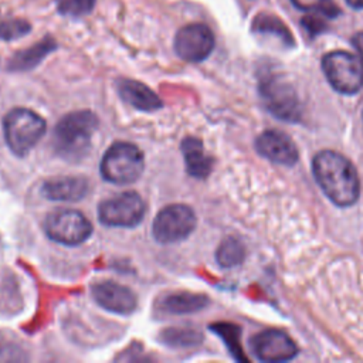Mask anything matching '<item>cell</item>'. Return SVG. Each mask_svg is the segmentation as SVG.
Here are the masks:
<instances>
[{
    "instance_id": "cell-28",
    "label": "cell",
    "mask_w": 363,
    "mask_h": 363,
    "mask_svg": "<svg viewBox=\"0 0 363 363\" xmlns=\"http://www.w3.org/2000/svg\"><path fill=\"white\" fill-rule=\"evenodd\" d=\"M346 3L353 9H363V0H346Z\"/></svg>"
},
{
    "instance_id": "cell-23",
    "label": "cell",
    "mask_w": 363,
    "mask_h": 363,
    "mask_svg": "<svg viewBox=\"0 0 363 363\" xmlns=\"http://www.w3.org/2000/svg\"><path fill=\"white\" fill-rule=\"evenodd\" d=\"M292 4L303 11H313L328 18H335L339 16L340 10L333 0H291Z\"/></svg>"
},
{
    "instance_id": "cell-18",
    "label": "cell",
    "mask_w": 363,
    "mask_h": 363,
    "mask_svg": "<svg viewBox=\"0 0 363 363\" xmlns=\"http://www.w3.org/2000/svg\"><path fill=\"white\" fill-rule=\"evenodd\" d=\"M208 303V298L201 294H190V292H177L169 295L163 301V309L169 313H191L197 312Z\"/></svg>"
},
{
    "instance_id": "cell-16",
    "label": "cell",
    "mask_w": 363,
    "mask_h": 363,
    "mask_svg": "<svg viewBox=\"0 0 363 363\" xmlns=\"http://www.w3.org/2000/svg\"><path fill=\"white\" fill-rule=\"evenodd\" d=\"M182 153L187 173L197 179H204L213 169V159L206 153L203 142L197 138L187 136L182 142Z\"/></svg>"
},
{
    "instance_id": "cell-24",
    "label": "cell",
    "mask_w": 363,
    "mask_h": 363,
    "mask_svg": "<svg viewBox=\"0 0 363 363\" xmlns=\"http://www.w3.org/2000/svg\"><path fill=\"white\" fill-rule=\"evenodd\" d=\"M55 4L61 14L79 17L88 14L94 9L95 0H55Z\"/></svg>"
},
{
    "instance_id": "cell-27",
    "label": "cell",
    "mask_w": 363,
    "mask_h": 363,
    "mask_svg": "<svg viewBox=\"0 0 363 363\" xmlns=\"http://www.w3.org/2000/svg\"><path fill=\"white\" fill-rule=\"evenodd\" d=\"M353 44H354V48L359 52V60H360L362 67H363V33H359L353 37Z\"/></svg>"
},
{
    "instance_id": "cell-22",
    "label": "cell",
    "mask_w": 363,
    "mask_h": 363,
    "mask_svg": "<svg viewBox=\"0 0 363 363\" xmlns=\"http://www.w3.org/2000/svg\"><path fill=\"white\" fill-rule=\"evenodd\" d=\"M211 330L216 332L225 342L228 350L231 352V354H234L237 360H247L240 346V328L230 323H217L211 326Z\"/></svg>"
},
{
    "instance_id": "cell-8",
    "label": "cell",
    "mask_w": 363,
    "mask_h": 363,
    "mask_svg": "<svg viewBox=\"0 0 363 363\" xmlns=\"http://www.w3.org/2000/svg\"><path fill=\"white\" fill-rule=\"evenodd\" d=\"M145 203L135 191H123L104 200L98 208L99 220L109 227H135L145 216Z\"/></svg>"
},
{
    "instance_id": "cell-20",
    "label": "cell",
    "mask_w": 363,
    "mask_h": 363,
    "mask_svg": "<svg viewBox=\"0 0 363 363\" xmlns=\"http://www.w3.org/2000/svg\"><path fill=\"white\" fill-rule=\"evenodd\" d=\"M162 343L172 347H189L199 345L203 335L193 328H167L159 335Z\"/></svg>"
},
{
    "instance_id": "cell-19",
    "label": "cell",
    "mask_w": 363,
    "mask_h": 363,
    "mask_svg": "<svg viewBox=\"0 0 363 363\" xmlns=\"http://www.w3.org/2000/svg\"><path fill=\"white\" fill-rule=\"evenodd\" d=\"M252 30L259 34H268L279 38L284 44L294 45V38L288 27L275 16L258 14L252 23Z\"/></svg>"
},
{
    "instance_id": "cell-21",
    "label": "cell",
    "mask_w": 363,
    "mask_h": 363,
    "mask_svg": "<svg viewBox=\"0 0 363 363\" xmlns=\"http://www.w3.org/2000/svg\"><path fill=\"white\" fill-rule=\"evenodd\" d=\"M245 257V248L242 242L237 238L228 237L225 238L217 248L216 258L217 262L224 268H231L242 262Z\"/></svg>"
},
{
    "instance_id": "cell-12",
    "label": "cell",
    "mask_w": 363,
    "mask_h": 363,
    "mask_svg": "<svg viewBox=\"0 0 363 363\" xmlns=\"http://www.w3.org/2000/svg\"><path fill=\"white\" fill-rule=\"evenodd\" d=\"M255 149L261 156L278 164L292 166L298 162V149L292 139L275 129L262 132L255 140Z\"/></svg>"
},
{
    "instance_id": "cell-10",
    "label": "cell",
    "mask_w": 363,
    "mask_h": 363,
    "mask_svg": "<svg viewBox=\"0 0 363 363\" xmlns=\"http://www.w3.org/2000/svg\"><path fill=\"white\" fill-rule=\"evenodd\" d=\"M214 48V35L211 30L201 23H193L182 27L174 37L176 54L189 62L206 60Z\"/></svg>"
},
{
    "instance_id": "cell-2",
    "label": "cell",
    "mask_w": 363,
    "mask_h": 363,
    "mask_svg": "<svg viewBox=\"0 0 363 363\" xmlns=\"http://www.w3.org/2000/svg\"><path fill=\"white\" fill-rule=\"evenodd\" d=\"M98 118L91 111H77L65 115L55 126L52 146L58 156L69 162L82 159L89 147Z\"/></svg>"
},
{
    "instance_id": "cell-13",
    "label": "cell",
    "mask_w": 363,
    "mask_h": 363,
    "mask_svg": "<svg viewBox=\"0 0 363 363\" xmlns=\"http://www.w3.org/2000/svg\"><path fill=\"white\" fill-rule=\"evenodd\" d=\"M92 296L95 302L102 306L104 309L119 313V315H129L136 309V296L135 294L116 282L112 281H102L91 288Z\"/></svg>"
},
{
    "instance_id": "cell-26",
    "label": "cell",
    "mask_w": 363,
    "mask_h": 363,
    "mask_svg": "<svg viewBox=\"0 0 363 363\" xmlns=\"http://www.w3.org/2000/svg\"><path fill=\"white\" fill-rule=\"evenodd\" d=\"M302 26L312 35L320 34L322 31L326 30L325 21L320 17H318V16H306V17H303L302 18Z\"/></svg>"
},
{
    "instance_id": "cell-6",
    "label": "cell",
    "mask_w": 363,
    "mask_h": 363,
    "mask_svg": "<svg viewBox=\"0 0 363 363\" xmlns=\"http://www.w3.org/2000/svg\"><path fill=\"white\" fill-rule=\"evenodd\" d=\"M322 69L329 84L340 94L352 95L363 85L360 60L347 51H332L322 58Z\"/></svg>"
},
{
    "instance_id": "cell-15",
    "label": "cell",
    "mask_w": 363,
    "mask_h": 363,
    "mask_svg": "<svg viewBox=\"0 0 363 363\" xmlns=\"http://www.w3.org/2000/svg\"><path fill=\"white\" fill-rule=\"evenodd\" d=\"M121 98L133 108L145 112H152L163 106L160 98L145 84L135 79H121L118 82Z\"/></svg>"
},
{
    "instance_id": "cell-25",
    "label": "cell",
    "mask_w": 363,
    "mask_h": 363,
    "mask_svg": "<svg viewBox=\"0 0 363 363\" xmlns=\"http://www.w3.org/2000/svg\"><path fill=\"white\" fill-rule=\"evenodd\" d=\"M31 30L30 24L26 20L20 18H11V20H3L0 21V38L1 40H16L23 35H26Z\"/></svg>"
},
{
    "instance_id": "cell-3",
    "label": "cell",
    "mask_w": 363,
    "mask_h": 363,
    "mask_svg": "<svg viewBox=\"0 0 363 363\" xmlns=\"http://www.w3.org/2000/svg\"><path fill=\"white\" fill-rule=\"evenodd\" d=\"M261 99L265 108L278 119L298 122L302 115V105L292 84L281 74L265 72L258 84Z\"/></svg>"
},
{
    "instance_id": "cell-14",
    "label": "cell",
    "mask_w": 363,
    "mask_h": 363,
    "mask_svg": "<svg viewBox=\"0 0 363 363\" xmlns=\"http://www.w3.org/2000/svg\"><path fill=\"white\" fill-rule=\"evenodd\" d=\"M88 191V182L81 176H61L45 182L41 193L54 201H77Z\"/></svg>"
},
{
    "instance_id": "cell-4",
    "label": "cell",
    "mask_w": 363,
    "mask_h": 363,
    "mask_svg": "<svg viewBox=\"0 0 363 363\" xmlns=\"http://www.w3.org/2000/svg\"><path fill=\"white\" fill-rule=\"evenodd\" d=\"M3 126L9 147L18 156L27 155L45 133V121L27 108L10 111L4 118Z\"/></svg>"
},
{
    "instance_id": "cell-9",
    "label": "cell",
    "mask_w": 363,
    "mask_h": 363,
    "mask_svg": "<svg viewBox=\"0 0 363 363\" xmlns=\"http://www.w3.org/2000/svg\"><path fill=\"white\" fill-rule=\"evenodd\" d=\"M47 235L65 245H78L92 233L91 223L77 210H57L45 220Z\"/></svg>"
},
{
    "instance_id": "cell-5",
    "label": "cell",
    "mask_w": 363,
    "mask_h": 363,
    "mask_svg": "<svg viewBox=\"0 0 363 363\" xmlns=\"http://www.w3.org/2000/svg\"><path fill=\"white\" fill-rule=\"evenodd\" d=\"M145 160L140 149L129 142L113 143L101 160V174L115 184H129L143 172Z\"/></svg>"
},
{
    "instance_id": "cell-11",
    "label": "cell",
    "mask_w": 363,
    "mask_h": 363,
    "mask_svg": "<svg viewBox=\"0 0 363 363\" xmlns=\"http://www.w3.org/2000/svg\"><path fill=\"white\" fill-rule=\"evenodd\" d=\"M251 349L257 359L262 362H286L296 356L298 347L282 330L268 329L257 333L251 339Z\"/></svg>"
},
{
    "instance_id": "cell-1",
    "label": "cell",
    "mask_w": 363,
    "mask_h": 363,
    "mask_svg": "<svg viewBox=\"0 0 363 363\" xmlns=\"http://www.w3.org/2000/svg\"><path fill=\"white\" fill-rule=\"evenodd\" d=\"M313 176L322 191L340 207L356 203L360 194V180L354 166L333 150L319 152L312 162Z\"/></svg>"
},
{
    "instance_id": "cell-7",
    "label": "cell",
    "mask_w": 363,
    "mask_h": 363,
    "mask_svg": "<svg viewBox=\"0 0 363 363\" xmlns=\"http://www.w3.org/2000/svg\"><path fill=\"white\" fill-rule=\"evenodd\" d=\"M196 227L194 211L184 204H170L162 208L153 220L152 234L162 244H172L187 238Z\"/></svg>"
},
{
    "instance_id": "cell-17",
    "label": "cell",
    "mask_w": 363,
    "mask_h": 363,
    "mask_svg": "<svg viewBox=\"0 0 363 363\" xmlns=\"http://www.w3.org/2000/svg\"><path fill=\"white\" fill-rule=\"evenodd\" d=\"M54 48H55L54 40L52 38H44L43 41L34 44L33 47L14 54L13 58L10 60V62H9V69H11V71L33 69Z\"/></svg>"
}]
</instances>
